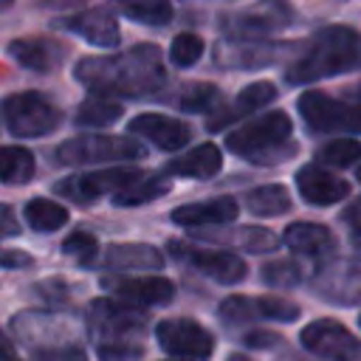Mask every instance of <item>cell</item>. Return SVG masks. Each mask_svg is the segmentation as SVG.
I'll return each mask as SVG.
<instances>
[{
	"label": "cell",
	"mask_w": 361,
	"mask_h": 361,
	"mask_svg": "<svg viewBox=\"0 0 361 361\" xmlns=\"http://www.w3.org/2000/svg\"><path fill=\"white\" fill-rule=\"evenodd\" d=\"M361 158V144L353 141V138H338V141H327L322 149H319V161L330 164V166H350Z\"/></svg>",
	"instance_id": "obj_34"
},
{
	"label": "cell",
	"mask_w": 361,
	"mask_h": 361,
	"mask_svg": "<svg viewBox=\"0 0 361 361\" xmlns=\"http://www.w3.org/2000/svg\"><path fill=\"white\" fill-rule=\"evenodd\" d=\"M90 324L99 344H135L133 336L144 330L147 313L124 299H99L90 307Z\"/></svg>",
	"instance_id": "obj_8"
},
{
	"label": "cell",
	"mask_w": 361,
	"mask_h": 361,
	"mask_svg": "<svg viewBox=\"0 0 361 361\" xmlns=\"http://www.w3.org/2000/svg\"><path fill=\"white\" fill-rule=\"evenodd\" d=\"M65 25H68L71 31L82 34L90 45H99V48H113V45H118V37H121L116 17H113L110 11H104V8L82 11V14L71 17Z\"/></svg>",
	"instance_id": "obj_22"
},
{
	"label": "cell",
	"mask_w": 361,
	"mask_h": 361,
	"mask_svg": "<svg viewBox=\"0 0 361 361\" xmlns=\"http://www.w3.org/2000/svg\"><path fill=\"white\" fill-rule=\"evenodd\" d=\"M158 344L183 361H206L214 350V338L209 330H203L192 319H166L155 327Z\"/></svg>",
	"instance_id": "obj_10"
},
{
	"label": "cell",
	"mask_w": 361,
	"mask_h": 361,
	"mask_svg": "<svg viewBox=\"0 0 361 361\" xmlns=\"http://www.w3.org/2000/svg\"><path fill=\"white\" fill-rule=\"evenodd\" d=\"M313 290L336 305H361V259H333L313 276Z\"/></svg>",
	"instance_id": "obj_12"
},
{
	"label": "cell",
	"mask_w": 361,
	"mask_h": 361,
	"mask_svg": "<svg viewBox=\"0 0 361 361\" xmlns=\"http://www.w3.org/2000/svg\"><path fill=\"white\" fill-rule=\"evenodd\" d=\"M73 76L99 96H147L164 85L166 71L155 45H135L116 56L82 59Z\"/></svg>",
	"instance_id": "obj_1"
},
{
	"label": "cell",
	"mask_w": 361,
	"mask_h": 361,
	"mask_svg": "<svg viewBox=\"0 0 361 361\" xmlns=\"http://www.w3.org/2000/svg\"><path fill=\"white\" fill-rule=\"evenodd\" d=\"M130 133L147 138L158 149H180L192 138V130L183 121L161 116V113H141V116H135L130 121Z\"/></svg>",
	"instance_id": "obj_17"
},
{
	"label": "cell",
	"mask_w": 361,
	"mask_h": 361,
	"mask_svg": "<svg viewBox=\"0 0 361 361\" xmlns=\"http://www.w3.org/2000/svg\"><path fill=\"white\" fill-rule=\"evenodd\" d=\"M206 237L214 240V243H228V245L245 248L251 254H265V251H274L279 245L276 234L268 231V228H259V226H240V228H231V231H212Z\"/></svg>",
	"instance_id": "obj_26"
},
{
	"label": "cell",
	"mask_w": 361,
	"mask_h": 361,
	"mask_svg": "<svg viewBox=\"0 0 361 361\" xmlns=\"http://www.w3.org/2000/svg\"><path fill=\"white\" fill-rule=\"evenodd\" d=\"M180 361H183V358H180Z\"/></svg>",
	"instance_id": "obj_48"
},
{
	"label": "cell",
	"mask_w": 361,
	"mask_h": 361,
	"mask_svg": "<svg viewBox=\"0 0 361 361\" xmlns=\"http://www.w3.org/2000/svg\"><path fill=\"white\" fill-rule=\"evenodd\" d=\"M299 116L310 133H361V107L336 102L322 90H307L299 96Z\"/></svg>",
	"instance_id": "obj_7"
},
{
	"label": "cell",
	"mask_w": 361,
	"mask_h": 361,
	"mask_svg": "<svg viewBox=\"0 0 361 361\" xmlns=\"http://www.w3.org/2000/svg\"><path fill=\"white\" fill-rule=\"evenodd\" d=\"M3 361H11V358H3Z\"/></svg>",
	"instance_id": "obj_47"
},
{
	"label": "cell",
	"mask_w": 361,
	"mask_h": 361,
	"mask_svg": "<svg viewBox=\"0 0 361 361\" xmlns=\"http://www.w3.org/2000/svg\"><path fill=\"white\" fill-rule=\"evenodd\" d=\"M121 116V104L113 102L110 96H90L79 104L76 110V124L82 127H104Z\"/></svg>",
	"instance_id": "obj_33"
},
{
	"label": "cell",
	"mask_w": 361,
	"mask_h": 361,
	"mask_svg": "<svg viewBox=\"0 0 361 361\" xmlns=\"http://www.w3.org/2000/svg\"><path fill=\"white\" fill-rule=\"evenodd\" d=\"M234 217H237V203L231 197H214L172 209V223L178 226H220Z\"/></svg>",
	"instance_id": "obj_21"
},
{
	"label": "cell",
	"mask_w": 361,
	"mask_h": 361,
	"mask_svg": "<svg viewBox=\"0 0 361 361\" xmlns=\"http://www.w3.org/2000/svg\"><path fill=\"white\" fill-rule=\"evenodd\" d=\"M228 361H245V358H243V355H231Z\"/></svg>",
	"instance_id": "obj_45"
},
{
	"label": "cell",
	"mask_w": 361,
	"mask_h": 361,
	"mask_svg": "<svg viewBox=\"0 0 361 361\" xmlns=\"http://www.w3.org/2000/svg\"><path fill=\"white\" fill-rule=\"evenodd\" d=\"M34 178V155L23 147H0V180L28 183Z\"/></svg>",
	"instance_id": "obj_30"
},
{
	"label": "cell",
	"mask_w": 361,
	"mask_h": 361,
	"mask_svg": "<svg viewBox=\"0 0 361 361\" xmlns=\"http://www.w3.org/2000/svg\"><path fill=\"white\" fill-rule=\"evenodd\" d=\"M296 316H299V307L276 296H228L226 302H220V319L228 324H245L257 319L293 322Z\"/></svg>",
	"instance_id": "obj_13"
},
{
	"label": "cell",
	"mask_w": 361,
	"mask_h": 361,
	"mask_svg": "<svg viewBox=\"0 0 361 361\" xmlns=\"http://www.w3.org/2000/svg\"><path fill=\"white\" fill-rule=\"evenodd\" d=\"M124 17L141 25H166L172 20L169 0H110Z\"/></svg>",
	"instance_id": "obj_28"
},
{
	"label": "cell",
	"mask_w": 361,
	"mask_h": 361,
	"mask_svg": "<svg viewBox=\"0 0 361 361\" xmlns=\"http://www.w3.org/2000/svg\"><path fill=\"white\" fill-rule=\"evenodd\" d=\"M285 245L302 257H322L333 251V234L316 223H290L285 228Z\"/></svg>",
	"instance_id": "obj_25"
},
{
	"label": "cell",
	"mask_w": 361,
	"mask_h": 361,
	"mask_svg": "<svg viewBox=\"0 0 361 361\" xmlns=\"http://www.w3.org/2000/svg\"><path fill=\"white\" fill-rule=\"evenodd\" d=\"M296 186L302 192V197L313 206H330V203H338L341 197H347L350 186L347 180H341L338 175L316 166V164H305L299 172H296Z\"/></svg>",
	"instance_id": "obj_18"
},
{
	"label": "cell",
	"mask_w": 361,
	"mask_h": 361,
	"mask_svg": "<svg viewBox=\"0 0 361 361\" xmlns=\"http://www.w3.org/2000/svg\"><path fill=\"white\" fill-rule=\"evenodd\" d=\"M347 93H350V96H353V99L358 102V107H361V85H355V87H350Z\"/></svg>",
	"instance_id": "obj_43"
},
{
	"label": "cell",
	"mask_w": 361,
	"mask_h": 361,
	"mask_svg": "<svg viewBox=\"0 0 361 361\" xmlns=\"http://www.w3.org/2000/svg\"><path fill=\"white\" fill-rule=\"evenodd\" d=\"M243 341H245L248 347H271V344L279 341V336H274V333H248Z\"/></svg>",
	"instance_id": "obj_41"
},
{
	"label": "cell",
	"mask_w": 361,
	"mask_h": 361,
	"mask_svg": "<svg viewBox=\"0 0 361 361\" xmlns=\"http://www.w3.org/2000/svg\"><path fill=\"white\" fill-rule=\"evenodd\" d=\"M141 355L138 344H99L102 361H135Z\"/></svg>",
	"instance_id": "obj_38"
},
{
	"label": "cell",
	"mask_w": 361,
	"mask_h": 361,
	"mask_svg": "<svg viewBox=\"0 0 361 361\" xmlns=\"http://www.w3.org/2000/svg\"><path fill=\"white\" fill-rule=\"evenodd\" d=\"M290 118L282 110L265 113L248 124H243L240 130H234L226 138L228 152L248 158L254 164H276L288 155L296 152V144H290Z\"/></svg>",
	"instance_id": "obj_3"
},
{
	"label": "cell",
	"mask_w": 361,
	"mask_h": 361,
	"mask_svg": "<svg viewBox=\"0 0 361 361\" xmlns=\"http://www.w3.org/2000/svg\"><path fill=\"white\" fill-rule=\"evenodd\" d=\"M203 56V39L195 34H178L169 45V59L178 68H192Z\"/></svg>",
	"instance_id": "obj_35"
},
{
	"label": "cell",
	"mask_w": 361,
	"mask_h": 361,
	"mask_svg": "<svg viewBox=\"0 0 361 361\" xmlns=\"http://www.w3.org/2000/svg\"><path fill=\"white\" fill-rule=\"evenodd\" d=\"M104 265L113 271H155L164 265V257L158 248L144 245V243H124V245H110L104 251Z\"/></svg>",
	"instance_id": "obj_23"
},
{
	"label": "cell",
	"mask_w": 361,
	"mask_h": 361,
	"mask_svg": "<svg viewBox=\"0 0 361 361\" xmlns=\"http://www.w3.org/2000/svg\"><path fill=\"white\" fill-rule=\"evenodd\" d=\"M355 175H358V180H361V166H358V169H355Z\"/></svg>",
	"instance_id": "obj_46"
},
{
	"label": "cell",
	"mask_w": 361,
	"mask_h": 361,
	"mask_svg": "<svg viewBox=\"0 0 361 361\" xmlns=\"http://www.w3.org/2000/svg\"><path fill=\"white\" fill-rule=\"evenodd\" d=\"M293 23V8L282 0H259L243 11H234L223 20L228 39H259L285 31Z\"/></svg>",
	"instance_id": "obj_6"
},
{
	"label": "cell",
	"mask_w": 361,
	"mask_h": 361,
	"mask_svg": "<svg viewBox=\"0 0 361 361\" xmlns=\"http://www.w3.org/2000/svg\"><path fill=\"white\" fill-rule=\"evenodd\" d=\"M147 149L121 135H76L56 147V161L62 166H87L104 161H135L144 158Z\"/></svg>",
	"instance_id": "obj_4"
},
{
	"label": "cell",
	"mask_w": 361,
	"mask_h": 361,
	"mask_svg": "<svg viewBox=\"0 0 361 361\" xmlns=\"http://www.w3.org/2000/svg\"><path fill=\"white\" fill-rule=\"evenodd\" d=\"M17 231H20V226H17V217H14L11 206L0 203V237H14Z\"/></svg>",
	"instance_id": "obj_40"
},
{
	"label": "cell",
	"mask_w": 361,
	"mask_h": 361,
	"mask_svg": "<svg viewBox=\"0 0 361 361\" xmlns=\"http://www.w3.org/2000/svg\"><path fill=\"white\" fill-rule=\"evenodd\" d=\"M62 251L68 257H73L79 265H90L99 254V245H96V237L87 234V231H73L65 243H62Z\"/></svg>",
	"instance_id": "obj_36"
},
{
	"label": "cell",
	"mask_w": 361,
	"mask_h": 361,
	"mask_svg": "<svg viewBox=\"0 0 361 361\" xmlns=\"http://www.w3.org/2000/svg\"><path fill=\"white\" fill-rule=\"evenodd\" d=\"M172 104L178 110H186V113H203V110H214L220 104V90L214 85H186L180 87L175 96H172Z\"/></svg>",
	"instance_id": "obj_32"
},
{
	"label": "cell",
	"mask_w": 361,
	"mask_h": 361,
	"mask_svg": "<svg viewBox=\"0 0 361 361\" xmlns=\"http://www.w3.org/2000/svg\"><path fill=\"white\" fill-rule=\"evenodd\" d=\"M8 51L20 65H25L31 71H54L62 59V45L56 39H48V37L14 39Z\"/></svg>",
	"instance_id": "obj_24"
},
{
	"label": "cell",
	"mask_w": 361,
	"mask_h": 361,
	"mask_svg": "<svg viewBox=\"0 0 361 361\" xmlns=\"http://www.w3.org/2000/svg\"><path fill=\"white\" fill-rule=\"evenodd\" d=\"M169 192V175H155V178H135L133 183L121 186L116 195H113V203L116 206H141V203H149L161 195Z\"/></svg>",
	"instance_id": "obj_27"
},
{
	"label": "cell",
	"mask_w": 361,
	"mask_h": 361,
	"mask_svg": "<svg viewBox=\"0 0 361 361\" xmlns=\"http://www.w3.org/2000/svg\"><path fill=\"white\" fill-rule=\"evenodd\" d=\"M0 259H3V265H25L28 262L25 254H3Z\"/></svg>",
	"instance_id": "obj_42"
},
{
	"label": "cell",
	"mask_w": 361,
	"mask_h": 361,
	"mask_svg": "<svg viewBox=\"0 0 361 361\" xmlns=\"http://www.w3.org/2000/svg\"><path fill=\"white\" fill-rule=\"evenodd\" d=\"M302 347L324 361H361V341L333 319H316L302 330Z\"/></svg>",
	"instance_id": "obj_9"
},
{
	"label": "cell",
	"mask_w": 361,
	"mask_h": 361,
	"mask_svg": "<svg viewBox=\"0 0 361 361\" xmlns=\"http://www.w3.org/2000/svg\"><path fill=\"white\" fill-rule=\"evenodd\" d=\"M25 220L34 231H56L68 223V212L48 197H34L25 206Z\"/></svg>",
	"instance_id": "obj_31"
},
{
	"label": "cell",
	"mask_w": 361,
	"mask_h": 361,
	"mask_svg": "<svg viewBox=\"0 0 361 361\" xmlns=\"http://www.w3.org/2000/svg\"><path fill=\"white\" fill-rule=\"evenodd\" d=\"M361 68V34L350 25H327L316 31L305 51L293 59L285 79L290 85L316 82L336 73H350Z\"/></svg>",
	"instance_id": "obj_2"
},
{
	"label": "cell",
	"mask_w": 361,
	"mask_h": 361,
	"mask_svg": "<svg viewBox=\"0 0 361 361\" xmlns=\"http://www.w3.org/2000/svg\"><path fill=\"white\" fill-rule=\"evenodd\" d=\"M169 251L183 257L186 262H192L200 274H206L214 282H226L234 285L245 276V262L237 254L228 251H217V248H195V245H183V243H169Z\"/></svg>",
	"instance_id": "obj_14"
},
{
	"label": "cell",
	"mask_w": 361,
	"mask_h": 361,
	"mask_svg": "<svg viewBox=\"0 0 361 361\" xmlns=\"http://www.w3.org/2000/svg\"><path fill=\"white\" fill-rule=\"evenodd\" d=\"M11 3H14V0H0V11H3V8H8Z\"/></svg>",
	"instance_id": "obj_44"
},
{
	"label": "cell",
	"mask_w": 361,
	"mask_h": 361,
	"mask_svg": "<svg viewBox=\"0 0 361 361\" xmlns=\"http://www.w3.org/2000/svg\"><path fill=\"white\" fill-rule=\"evenodd\" d=\"M245 206L259 214V217H274L290 209V195L285 192V186L279 183H268V186H257L245 195Z\"/></svg>",
	"instance_id": "obj_29"
},
{
	"label": "cell",
	"mask_w": 361,
	"mask_h": 361,
	"mask_svg": "<svg viewBox=\"0 0 361 361\" xmlns=\"http://www.w3.org/2000/svg\"><path fill=\"white\" fill-rule=\"evenodd\" d=\"M274 96H276V87H274L271 82H254V85H248V87H243V90L237 93V99H234L231 107H223L217 116H212L206 127H209L212 133H217V130H223L228 121H237V118H243V116H248V113L262 110L265 104L274 102Z\"/></svg>",
	"instance_id": "obj_20"
},
{
	"label": "cell",
	"mask_w": 361,
	"mask_h": 361,
	"mask_svg": "<svg viewBox=\"0 0 361 361\" xmlns=\"http://www.w3.org/2000/svg\"><path fill=\"white\" fill-rule=\"evenodd\" d=\"M135 178H141L138 169H96V172H82V175H71L65 180L56 183V195L73 200V203H93L107 192H118L121 186L133 183Z\"/></svg>",
	"instance_id": "obj_11"
},
{
	"label": "cell",
	"mask_w": 361,
	"mask_h": 361,
	"mask_svg": "<svg viewBox=\"0 0 361 361\" xmlns=\"http://www.w3.org/2000/svg\"><path fill=\"white\" fill-rule=\"evenodd\" d=\"M344 223L350 226L353 243H361V197H355V200L344 209Z\"/></svg>",
	"instance_id": "obj_39"
},
{
	"label": "cell",
	"mask_w": 361,
	"mask_h": 361,
	"mask_svg": "<svg viewBox=\"0 0 361 361\" xmlns=\"http://www.w3.org/2000/svg\"><path fill=\"white\" fill-rule=\"evenodd\" d=\"M285 45H248V39H220L214 48V65L217 68H262L279 59L285 54Z\"/></svg>",
	"instance_id": "obj_16"
},
{
	"label": "cell",
	"mask_w": 361,
	"mask_h": 361,
	"mask_svg": "<svg viewBox=\"0 0 361 361\" xmlns=\"http://www.w3.org/2000/svg\"><path fill=\"white\" fill-rule=\"evenodd\" d=\"M3 118H6V127L20 135V138H37V135H48L59 127L62 121V113L51 104L48 96L42 93H14L6 99L3 104Z\"/></svg>",
	"instance_id": "obj_5"
},
{
	"label": "cell",
	"mask_w": 361,
	"mask_h": 361,
	"mask_svg": "<svg viewBox=\"0 0 361 361\" xmlns=\"http://www.w3.org/2000/svg\"><path fill=\"white\" fill-rule=\"evenodd\" d=\"M262 279L276 288H290L299 282V268L290 259H274V262L262 265Z\"/></svg>",
	"instance_id": "obj_37"
},
{
	"label": "cell",
	"mask_w": 361,
	"mask_h": 361,
	"mask_svg": "<svg viewBox=\"0 0 361 361\" xmlns=\"http://www.w3.org/2000/svg\"><path fill=\"white\" fill-rule=\"evenodd\" d=\"M223 166V152L217 144H200V147H192L189 152L172 158L164 172L172 175V178H192V180H203V178H212L217 175Z\"/></svg>",
	"instance_id": "obj_19"
},
{
	"label": "cell",
	"mask_w": 361,
	"mask_h": 361,
	"mask_svg": "<svg viewBox=\"0 0 361 361\" xmlns=\"http://www.w3.org/2000/svg\"><path fill=\"white\" fill-rule=\"evenodd\" d=\"M102 285L130 305H166L175 296V285L164 276H104Z\"/></svg>",
	"instance_id": "obj_15"
}]
</instances>
